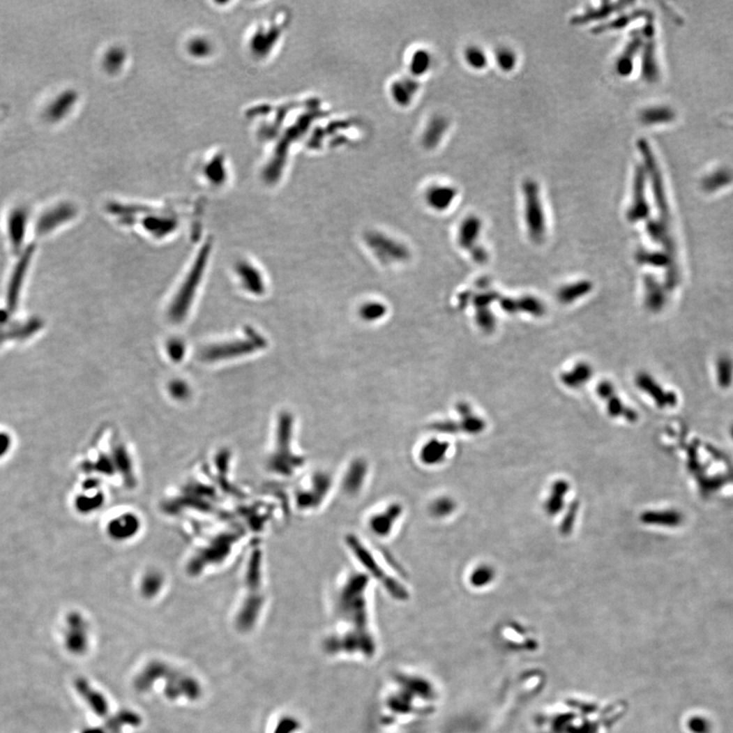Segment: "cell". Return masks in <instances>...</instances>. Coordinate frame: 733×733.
Wrapping results in <instances>:
<instances>
[{"label": "cell", "mask_w": 733, "mask_h": 733, "mask_svg": "<svg viewBox=\"0 0 733 733\" xmlns=\"http://www.w3.org/2000/svg\"><path fill=\"white\" fill-rule=\"evenodd\" d=\"M420 91V81L407 74V76L392 80L389 84L388 96L398 107L409 108L417 101Z\"/></svg>", "instance_id": "ba28073f"}, {"label": "cell", "mask_w": 733, "mask_h": 733, "mask_svg": "<svg viewBox=\"0 0 733 733\" xmlns=\"http://www.w3.org/2000/svg\"><path fill=\"white\" fill-rule=\"evenodd\" d=\"M392 684L384 699L389 720H409L432 712L437 693L428 679L415 673L400 672L394 675Z\"/></svg>", "instance_id": "7a4b0ae2"}, {"label": "cell", "mask_w": 733, "mask_h": 733, "mask_svg": "<svg viewBox=\"0 0 733 733\" xmlns=\"http://www.w3.org/2000/svg\"><path fill=\"white\" fill-rule=\"evenodd\" d=\"M647 174L644 166H637L633 174V199L628 208V220L633 222L643 220L649 216L650 207L646 197Z\"/></svg>", "instance_id": "52a82bcc"}, {"label": "cell", "mask_w": 733, "mask_h": 733, "mask_svg": "<svg viewBox=\"0 0 733 733\" xmlns=\"http://www.w3.org/2000/svg\"><path fill=\"white\" fill-rule=\"evenodd\" d=\"M447 453V445L440 441H431L425 445L421 451V458L425 464H436L444 460Z\"/></svg>", "instance_id": "7402d4cb"}, {"label": "cell", "mask_w": 733, "mask_h": 733, "mask_svg": "<svg viewBox=\"0 0 733 733\" xmlns=\"http://www.w3.org/2000/svg\"><path fill=\"white\" fill-rule=\"evenodd\" d=\"M273 733H303L302 722L292 715H285L276 721Z\"/></svg>", "instance_id": "603a6c76"}, {"label": "cell", "mask_w": 733, "mask_h": 733, "mask_svg": "<svg viewBox=\"0 0 733 733\" xmlns=\"http://www.w3.org/2000/svg\"><path fill=\"white\" fill-rule=\"evenodd\" d=\"M462 56H464V63L471 70L480 72V70H485L488 66V55H487L486 51L481 48L480 46H467L464 48Z\"/></svg>", "instance_id": "ac0fdd59"}, {"label": "cell", "mask_w": 733, "mask_h": 733, "mask_svg": "<svg viewBox=\"0 0 733 733\" xmlns=\"http://www.w3.org/2000/svg\"><path fill=\"white\" fill-rule=\"evenodd\" d=\"M643 34L641 31H635L630 34L624 51L620 53L615 61V72L621 77L632 76L635 70V59L644 45Z\"/></svg>", "instance_id": "30bf717a"}, {"label": "cell", "mask_w": 733, "mask_h": 733, "mask_svg": "<svg viewBox=\"0 0 733 733\" xmlns=\"http://www.w3.org/2000/svg\"><path fill=\"white\" fill-rule=\"evenodd\" d=\"M423 200L427 207L436 212L449 209L458 197L455 186L445 181H434L427 183L423 189Z\"/></svg>", "instance_id": "8992f818"}, {"label": "cell", "mask_w": 733, "mask_h": 733, "mask_svg": "<svg viewBox=\"0 0 733 733\" xmlns=\"http://www.w3.org/2000/svg\"><path fill=\"white\" fill-rule=\"evenodd\" d=\"M481 230H482V221L479 217L471 216L464 219L460 225V232H458L460 245L467 249L475 245L474 243L479 239Z\"/></svg>", "instance_id": "9a60e30c"}, {"label": "cell", "mask_w": 733, "mask_h": 733, "mask_svg": "<svg viewBox=\"0 0 733 733\" xmlns=\"http://www.w3.org/2000/svg\"><path fill=\"white\" fill-rule=\"evenodd\" d=\"M159 681H165L163 692L172 701L186 699L195 702L202 697V686L197 679L159 659L153 660L144 666L135 679L134 686L137 692L145 693L151 690L154 683Z\"/></svg>", "instance_id": "3957f363"}, {"label": "cell", "mask_w": 733, "mask_h": 733, "mask_svg": "<svg viewBox=\"0 0 733 733\" xmlns=\"http://www.w3.org/2000/svg\"><path fill=\"white\" fill-rule=\"evenodd\" d=\"M522 194L527 229L534 241L542 240L546 232V217L539 183L533 179H526L522 183Z\"/></svg>", "instance_id": "277c9868"}, {"label": "cell", "mask_w": 733, "mask_h": 733, "mask_svg": "<svg viewBox=\"0 0 733 733\" xmlns=\"http://www.w3.org/2000/svg\"><path fill=\"white\" fill-rule=\"evenodd\" d=\"M598 392L602 398H606L608 402V411L612 417H624L628 421H635L637 418V415L632 409H626L620 400L614 395L612 385L608 384V382H602L598 388Z\"/></svg>", "instance_id": "4fadbf2b"}, {"label": "cell", "mask_w": 733, "mask_h": 733, "mask_svg": "<svg viewBox=\"0 0 733 733\" xmlns=\"http://www.w3.org/2000/svg\"><path fill=\"white\" fill-rule=\"evenodd\" d=\"M633 2L628 1H604L597 8H589L581 15H575L570 20V23L575 26H582L584 24L593 23L607 19L610 15L624 10L628 6H632Z\"/></svg>", "instance_id": "8fae6325"}, {"label": "cell", "mask_w": 733, "mask_h": 733, "mask_svg": "<svg viewBox=\"0 0 733 733\" xmlns=\"http://www.w3.org/2000/svg\"><path fill=\"white\" fill-rule=\"evenodd\" d=\"M206 257H207V253H205V252L200 255L199 260L197 261V263H195V266L192 267V271H190L189 278L183 283V287H181L176 298L174 299V305L170 307V319L176 321V322H179L185 317L186 313H187V309L189 308L190 303H192L190 300L194 296L192 292L198 287L201 273L203 271V266H205Z\"/></svg>", "instance_id": "5b68a950"}, {"label": "cell", "mask_w": 733, "mask_h": 733, "mask_svg": "<svg viewBox=\"0 0 733 733\" xmlns=\"http://www.w3.org/2000/svg\"><path fill=\"white\" fill-rule=\"evenodd\" d=\"M730 435H732V438L733 439V426L732 427V429H730Z\"/></svg>", "instance_id": "83f0119b"}, {"label": "cell", "mask_w": 733, "mask_h": 733, "mask_svg": "<svg viewBox=\"0 0 733 733\" xmlns=\"http://www.w3.org/2000/svg\"><path fill=\"white\" fill-rule=\"evenodd\" d=\"M365 579H353L343 586L335 601L336 615L340 628L333 630L323 642L324 650L331 656L372 659L377 653V641L370 624Z\"/></svg>", "instance_id": "6da1fadb"}, {"label": "cell", "mask_w": 733, "mask_h": 733, "mask_svg": "<svg viewBox=\"0 0 733 733\" xmlns=\"http://www.w3.org/2000/svg\"><path fill=\"white\" fill-rule=\"evenodd\" d=\"M688 725L693 733H711L712 730L710 722L704 717H693L688 721Z\"/></svg>", "instance_id": "4316f807"}, {"label": "cell", "mask_w": 733, "mask_h": 733, "mask_svg": "<svg viewBox=\"0 0 733 733\" xmlns=\"http://www.w3.org/2000/svg\"><path fill=\"white\" fill-rule=\"evenodd\" d=\"M648 15V13L645 12V10H635V12L621 15L617 19L604 24V25L595 27L593 29V32H594V34H602V33L609 32V31L622 30V29L626 28V26L630 25L633 22L637 21L641 17H647Z\"/></svg>", "instance_id": "2e32d148"}, {"label": "cell", "mask_w": 733, "mask_h": 733, "mask_svg": "<svg viewBox=\"0 0 733 733\" xmlns=\"http://www.w3.org/2000/svg\"><path fill=\"white\" fill-rule=\"evenodd\" d=\"M642 522L654 526L674 527L681 526L683 522V515L674 509L661 511H647L641 517Z\"/></svg>", "instance_id": "5bb4252c"}, {"label": "cell", "mask_w": 733, "mask_h": 733, "mask_svg": "<svg viewBox=\"0 0 733 733\" xmlns=\"http://www.w3.org/2000/svg\"><path fill=\"white\" fill-rule=\"evenodd\" d=\"M568 484L566 481H558L552 487V492L550 497L545 504L547 513L550 515H557L558 511L562 508L564 502V496L568 493Z\"/></svg>", "instance_id": "d6986e66"}, {"label": "cell", "mask_w": 733, "mask_h": 733, "mask_svg": "<svg viewBox=\"0 0 733 733\" xmlns=\"http://www.w3.org/2000/svg\"><path fill=\"white\" fill-rule=\"evenodd\" d=\"M494 577L493 569L489 566H480L475 569L471 575V582L474 586H484L492 581Z\"/></svg>", "instance_id": "484cf974"}, {"label": "cell", "mask_w": 733, "mask_h": 733, "mask_svg": "<svg viewBox=\"0 0 733 733\" xmlns=\"http://www.w3.org/2000/svg\"><path fill=\"white\" fill-rule=\"evenodd\" d=\"M672 119V112L667 107H649L642 110L640 121L647 126L660 125L670 121Z\"/></svg>", "instance_id": "44dd1931"}, {"label": "cell", "mask_w": 733, "mask_h": 733, "mask_svg": "<svg viewBox=\"0 0 733 733\" xmlns=\"http://www.w3.org/2000/svg\"><path fill=\"white\" fill-rule=\"evenodd\" d=\"M591 377V369L587 365H579L575 367L573 372L564 375V384L570 387H577L582 384L584 381H588Z\"/></svg>", "instance_id": "d4e9b609"}, {"label": "cell", "mask_w": 733, "mask_h": 733, "mask_svg": "<svg viewBox=\"0 0 733 733\" xmlns=\"http://www.w3.org/2000/svg\"><path fill=\"white\" fill-rule=\"evenodd\" d=\"M590 289L591 285L588 282L571 285L570 287H564V289L559 292L560 301L564 303H570L571 301L575 300V299L581 298L582 296L586 294V292L590 291Z\"/></svg>", "instance_id": "cb8c5ba5"}, {"label": "cell", "mask_w": 733, "mask_h": 733, "mask_svg": "<svg viewBox=\"0 0 733 733\" xmlns=\"http://www.w3.org/2000/svg\"><path fill=\"white\" fill-rule=\"evenodd\" d=\"M494 59L501 72L511 73L517 66V52L508 46H499L494 52Z\"/></svg>", "instance_id": "ffe728a7"}, {"label": "cell", "mask_w": 733, "mask_h": 733, "mask_svg": "<svg viewBox=\"0 0 733 733\" xmlns=\"http://www.w3.org/2000/svg\"><path fill=\"white\" fill-rule=\"evenodd\" d=\"M68 635H68V646L73 653L83 654L85 651H87L89 637L87 628L83 622L80 621L79 624H75V622H73L72 630Z\"/></svg>", "instance_id": "e0dca14e"}, {"label": "cell", "mask_w": 733, "mask_h": 733, "mask_svg": "<svg viewBox=\"0 0 733 733\" xmlns=\"http://www.w3.org/2000/svg\"><path fill=\"white\" fill-rule=\"evenodd\" d=\"M77 690L82 697L85 699L91 710L102 718H107L109 716V703L96 688H93L88 681L80 679L77 683Z\"/></svg>", "instance_id": "7c38bea8"}, {"label": "cell", "mask_w": 733, "mask_h": 733, "mask_svg": "<svg viewBox=\"0 0 733 733\" xmlns=\"http://www.w3.org/2000/svg\"><path fill=\"white\" fill-rule=\"evenodd\" d=\"M436 59L430 48L417 46L411 48L405 56V66L409 76L420 81L422 77L431 75L435 66Z\"/></svg>", "instance_id": "9c48e42d"}]
</instances>
